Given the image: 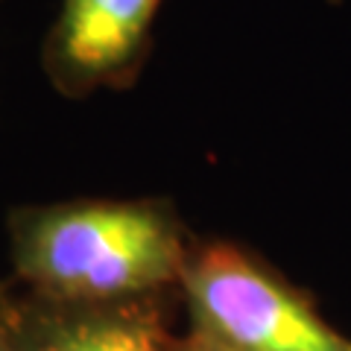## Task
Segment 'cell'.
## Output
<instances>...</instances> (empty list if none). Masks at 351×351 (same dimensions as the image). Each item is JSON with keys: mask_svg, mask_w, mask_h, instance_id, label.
Returning a JSON list of instances; mask_svg holds the SVG:
<instances>
[{"mask_svg": "<svg viewBox=\"0 0 351 351\" xmlns=\"http://www.w3.org/2000/svg\"><path fill=\"white\" fill-rule=\"evenodd\" d=\"M9 252L27 290L62 302H126L182 281L191 249L156 199H73L9 214Z\"/></svg>", "mask_w": 351, "mask_h": 351, "instance_id": "1", "label": "cell"}, {"mask_svg": "<svg viewBox=\"0 0 351 351\" xmlns=\"http://www.w3.org/2000/svg\"><path fill=\"white\" fill-rule=\"evenodd\" d=\"M179 287L193 331L234 351H351L311 302L228 243L191 249Z\"/></svg>", "mask_w": 351, "mask_h": 351, "instance_id": "2", "label": "cell"}, {"mask_svg": "<svg viewBox=\"0 0 351 351\" xmlns=\"http://www.w3.org/2000/svg\"><path fill=\"white\" fill-rule=\"evenodd\" d=\"M158 0H64L44 44V71L68 97L123 88L138 71Z\"/></svg>", "mask_w": 351, "mask_h": 351, "instance_id": "3", "label": "cell"}, {"mask_svg": "<svg viewBox=\"0 0 351 351\" xmlns=\"http://www.w3.org/2000/svg\"><path fill=\"white\" fill-rule=\"evenodd\" d=\"M18 351H176L158 295L126 302H62L15 293Z\"/></svg>", "mask_w": 351, "mask_h": 351, "instance_id": "4", "label": "cell"}, {"mask_svg": "<svg viewBox=\"0 0 351 351\" xmlns=\"http://www.w3.org/2000/svg\"><path fill=\"white\" fill-rule=\"evenodd\" d=\"M0 351H18L15 293L3 281H0Z\"/></svg>", "mask_w": 351, "mask_h": 351, "instance_id": "5", "label": "cell"}, {"mask_svg": "<svg viewBox=\"0 0 351 351\" xmlns=\"http://www.w3.org/2000/svg\"><path fill=\"white\" fill-rule=\"evenodd\" d=\"M176 351H234V348H226V346L214 343L211 337H205V334H199V331H191L184 339H179Z\"/></svg>", "mask_w": 351, "mask_h": 351, "instance_id": "6", "label": "cell"}]
</instances>
